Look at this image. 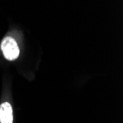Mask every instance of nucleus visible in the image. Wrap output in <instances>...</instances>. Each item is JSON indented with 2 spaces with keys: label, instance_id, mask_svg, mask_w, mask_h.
<instances>
[{
  "label": "nucleus",
  "instance_id": "nucleus-1",
  "mask_svg": "<svg viewBox=\"0 0 123 123\" xmlns=\"http://www.w3.org/2000/svg\"><path fill=\"white\" fill-rule=\"evenodd\" d=\"M1 49L5 58L9 61L16 60L19 55V48L14 38L5 37L1 43Z\"/></svg>",
  "mask_w": 123,
  "mask_h": 123
},
{
  "label": "nucleus",
  "instance_id": "nucleus-2",
  "mask_svg": "<svg viewBox=\"0 0 123 123\" xmlns=\"http://www.w3.org/2000/svg\"><path fill=\"white\" fill-rule=\"evenodd\" d=\"M13 116L11 105L7 103H3L0 105V122L13 123Z\"/></svg>",
  "mask_w": 123,
  "mask_h": 123
}]
</instances>
